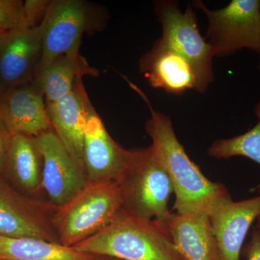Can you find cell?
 Listing matches in <instances>:
<instances>
[{
  "label": "cell",
  "mask_w": 260,
  "mask_h": 260,
  "mask_svg": "<svg viewBox=\"0 0 260 260\" xmlns=\"http://www.w3.org/2000/svg\"><path fill=\"white\" fill-rule=\"evenodd\" d=\"M123 78L148 105L150 117L145 123V131L152 140L150 146L172 181L176 196L173 210L178 213H205L210 216L232 200L226 186L205 177L178 140L171 118L155 110L144 92L127 78Z\"/></svg>",
  "instance_id": "1"
},
{
  "label": "cell",
  "mask_w": 260,
  "mask_h": 260,
  "mask_svg": "<svg viewBox=\"0 0 260 260\" xmlns=\"http://www.w3.org/2000/svg\"><path fill=\"white\" fill-rule=\"evenodd\" d=\"M73 247L119 260H184L162 223L134 216L122 208L105 229Z\"/></svg>",
  "instance_id": "2"
},
{
  "label": "cell",
  "mask_w": 260,
  "mask_h": 260,
  "mask_svg": "<svg viewBox=\"0 0 260 260\" xmlns=\"http://www.w3.org/2000/svg\"><path fill=\"white\" fill-rule=\"evenodd\" d=\"M122 210L138 218L162 223L171 211L174 186L151 146L129 150L125 167L117 180Z\"/></svg>",
  "instance_id": "3"
},
{
  "label": "cell",
  "mask_w": 260,
  "mask_h": 260,
  "mask_svg": "<svg viewBox=\"0 0 260 260\" xmlns=\"http://www.w3.org/2000/svg\"><path fill=\"white\" fill-rule=\"evenodd\" d=\"M121 208L117 181L88 184L54 212L53 225L59 243L69 247L78 245L105 229Z\"/></svg>",
  "instance_id": "4"
},
{
  "label": "cell",
  "mask_w": 260,
  "mask_h": 260,
  "mask_svg": "<svg viewBox=\"0 0 260 260\" xmlns=\"http://www.w3.org/2000/svg\"><path fill=\"white\" fill-rule=\"evenodd\" d=\"M103 15L83 0H52L40 24L42 51L37 75L61 55H79L85 32L104 26ZM37 80V79H36Z\"/></svg>",
  "instance_id": "5"
},
{
  "label": "cell",
  "mask_w": 260,
  "mask_h": 260,
  "mask_svg": "<svg viewBox=\"0 0 260 260\" xmlns=\"http://www.w3.org/2000/svg\"><path fill=\"white\" fill-rule=\"evenodd\" d=\"M154 12L161 25L158 39L185 57L194 68L198 86L197 92L205 93L214 81L213 49L200 34L198 18L190 3L185 12L174 0L154 1Z\"/></svg>",
  "instance_id": "6"
},
{
  "label": "cell",
  "mask_w": 260,
  "mask_h": 260,
  "mask_svg": "<svg viewBox=\"0 0 260 260\" xmlns=\"http://www.w3.org/2000/svg\"><path fill=\"white\" fill-rule=\"evenodd\" d=\"M208 20L205 39L214 56L224 57L246 49L258 52L260 42L259 0H232L227 6L210 10L201 0L190 3Z\"/></svg>",
  "instance_id": "7"
},
{
  "label": "cell",
  "mask_w": 260,
  "mask_h": 260,
  "mask_svg": "<svg viewBox=\"0 0 260 260\" xmlns=\"http://www.w3.org/2000/svg\"><path fill=\"white\" fill-rule=\"evenodd\" d=\"M55 210L47 200L20 194L0 179V236L59 243L53 225Z\"/></svg>",
  "instance_id": "8"
},
{
  "label": "cell",
  "mask_w": 260,
  "mask_h": 260,
  "mask_svg": "<svg viewBox=\"0 0 260 260\" xmlns=\"http://www.w3.org/2000/svg\"><path fill=\"white\" fill-rule=\"evenodd\" d=\"M36 140L43 158L42 191L56 209L88 185V179L53 129Z\"/></svg>",
  "instance_id": "9"
},
{
  "label": "cell",
  "mask_w": 260,
  "mask_h": 260,
  "mask_svg": "<svg viewBox=\"0 0 260 260\" xmlns=\"http://www.w3.org/2000/svg\"><path fill=\"white\" fill-rule=\"evenodd\" d=\"M42 51L41 24L0 34V86L3 92L35 83Z\"/></svg>",
  "instance_id": "10"
},
{
  "label": "cell",
  "mask_w": 260,
  "mask_h": 260,
  "mask_svg": "<svg viewBox=\"0 0 260 260\" xmlns=\"http://www.w3.org/2000/svg\"><path fill=\"white\" fill-rule=\"evenodd\" d=\"M129 150L108 133L93 107L84 132L83 160L88 184L117 181L124 170Z\"/></svg>",
  "instance_id": "11"
},
{
  "label": "cell",
  "mask_w": 260,
  "mask_h": 260,
  "mask_svg": "<svg viewBox=\"0 0 260 260\" xmlns=\"http://www.w3.org/2000/svg\"><path fill=\"white\" fill-rule=\"evenodd\" d=\"M0 123L11 136L37 138L52 129L44 93L37 83L1 93Z\"/></svg>",
  "instance_id": "12"
},
{
  "label": "cell",
  "mask_w": 260,
  "mask_h": 260,
  "mask_svg": "<svg viewBox=\"0 0 260 260\" xmlns=\"http://www.w3.org/2000/svg\"><path fill=\"white\" fill-rule=\"evenodd\" d=\"M139 72L152 88L168 93L180 96L197 90L198 80L190 62L159 39L140 57Z\"/></svg>",
  "instance_id": "13"
},
{
  "label": "cell",
  "mask_w": 260,
  "mask_h": 260,
  "mask_svg": "<svg viewBox=\"0 0 260 260\" xmlns=\"http://www.w3.org/2000/svg\"><path fill=\"white\" fill-rule=\"evenodd\" d=\"M46 105L53 131L62 142L77 165L85 173L83 160L84 132L93 105L84 88L83 80H78L74 90L66 96Z\"/></svg>",
  "instance_id": "14"
},
{
  "label": "cell",
  "mask_w": 260,
  "mask_h": 260,
  "mask_svg": "<svg viewBox=\"0 0 260 260\" xmlns=\"http://www.w3.org/2000/svg\"><path fill=\"white\" fill-rule=\"evenodd\" d=\"M260 215V195L222 205L210 216L220 260H240L243 244L251 224Z\"/></svg>",
  "instance_id": "15"
},
{
  "label": "cell",
  "mask_w": 260,
  "mask_h": 260,
  "mask_svg": "<svg viewBox=\"0 0 260 260\" xmlns=\"http://www.w3.org/2000/svg\"><path fill=\"white\" fill-rule=\"evenodd\" d=\"M160 223L183 259L220 260L209 215L171 212Z\"/></svg>",
  "instance_id": "16"
},
{
  "label": "cell",
  "mask_w": 260,
  "mask_h": 260,
  "mask_svg": "<svg viewBox=\"0 0 260 260\" xmlns=\"http://www.w3.org/2000/svg\"><path fill=\"white\" fill-rule=\"evenodd\" d=\"M99 75L81 54L61 55L38 75L35 83L42 89L46 104H51L71 93L83 76Z\"/></svg>",
  "instance_id": "17"
},
{
  "label": "cell",
  "mask_w": 260,
  "mask_h": 260,
  "mask_svg": "<svg viewBox=\"0 0 260 260\" xmlns=\"http://www.w3.org/2000/svg\"><path fill=\"white\" fill-rule=\"evenodd\" d=\"M5 174L25 192L42 191L43 158L36 138L12 136Z\"/></svg>",
  "instance_id": "18"
},
{
  "label": "cell",
  "mask_w": 260,
  "mask_h": 260,
  "mask_svg": "<svg viewBox=\"0 0 260 260\" xmlns=\"http://www.w3.org/2000/svg\"><path fill=\"white\" fill-rule=\"evenodd\" d=\"M74 247L31 237L0 236V260H97Z\"/></svg>",
  "instance_id": "19"
},
{
  "label": "cell",
  "mask_w": 260,
  "mask_h": 260,
  "mask_svg": "<svg viewBox=\"0 0 260 260\" xmlns=\"http://www.w3.org/2000/svg\"><path fill=\"white\" fill-rule=\"evenodd\" d=\"M257 123L244 134L227 139L215 140L210 145L207 154L216 159H229L232 157H245L260 165V102L254 108ZM260 192V183L252 189Z\"/></svg>",
  "instance_id": "20"
},
{
  "label": "cell",
  "mask_w": 260,
  "mask_h": 260,
  "mask_svg": "<svg viewBox=\"0 0 260 260\" xmlns=\"http://www.w3.org/2000/svg\"><path fill=\"white\" fill-rule=\"evenodd\" d=\"M22 0H0V34L21 27H30L26 22Z\"/></svg>",
  "instance_id": "21"
},
{
  "label": "cell",
  "mask_w": 260,
  "mask_h": 260,
  "mask_svg": "<svg viewBox=\"0 0 260 260\" xmlns=\"http://www.w3.org/2000/svg\"><path fill=\"white\" fill-rule=\"evenodd\" d=\"M12 136L0 123V177L4 175L9 155Z\"/></svg>",
  "instance_id": "22"
},
{
  "label": "cell",
  "mask_w": 260,
  "mask_h": 260,
  "mask_svg": "<svg viewBox=\"0 0 260 260\" xmlns=\"http://www.w3.org/2000/svg\"><path fill=\"white\" fill-rule=\"evenodd\" d=\"M247 260H260V234L256 229L251 233L250 241L243 249Z\"/></svg>",
  "instance_id": "23"
},
{
  "label": "cell",
  "mask_w": 260,
  "mask_h": 260,
  "mask_svg": "<svg viewBox=\"0 0 260 260\" xmlns=\"http://www.w3.org/2000/svg\"><path fill=\"white\" fill-rule=\"evenodd\" d=\"M256 230L259 232L260 234V215L259 216V218H257V222H256Z\"/></svg>",
  "instance_id": "24"
},
{
  "label": "cell",
  "mask_w": 260,
  "mask_h": 260,
  "mask_svg": "<svg viewBox=\"0 0 260 260\" xmlns=\"http://www.w3.org/2000/svg\"><path fill=\"white\" fill-rule=\"evenodd\" d=\"M101 258H102V260H119V259H113V258H109V257H101Z\"/></svg>",
  "instance_id": "25"
},
{
  "label": "cell",
  "mask_w": 260,
  "mask_h": 260,
  "mask_svg": "<svg viewBox=\"0 0 260 260\" xmlns=\"http://www.w3.org/2000/svg\"><path fill=\"white\" fill-rule=\"evenodd\" d=\"M257 53H258V54H259V58H260V42H259V50H258V52ZM259 72H260V59H259Z\"/></svg>",
  "instance_id": "26"
},
{
  "label": "cell",
  "mask_w": 260,
  "mask_h": 260,
  "mask_svg": "<svg viewBox=\"0 0 260 260\" xmlns=\"http://www.w3.org/2000/svg\"><path fill=\"white\" fill-rule=\"evenodd\" d=\"M2 93H3V90H2L1 86H0V95H1Z\"/></svg>",
  "instance_id": "27"
},
{
  "label": "cell",
  "mask_w": 260,
  "mask_h": 260,
  "mask_svg": "<svg viewBox=\"0 0 260 260\" xmlns=\"http://www.w3.org/2000/svg\"><path fill=\"white\" fill-rule=\"evenodd\" d=\"M97 260H102V258L99 257V259H98Z\"/></svg>",
  "instance_id": "28"
},
{
  "label": "cell",
  "mask_w": 260,
  "mask_h": 260,
  "mask_svg": "<svg viewBox=\"0 0 260 260\" xmlns=\"http://www.w3.org/2000/svg\"></svg>",
  "instance_id": "29"
}]
</instances>
